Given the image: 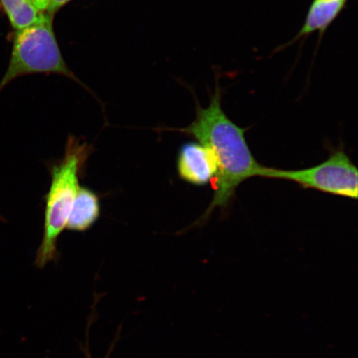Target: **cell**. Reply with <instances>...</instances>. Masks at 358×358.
<instances>
[{"instance_id":"obj_1","label":"cell","mask_w":358,"mask_h":358,"mask_svg":"<svg viewBox=\"0 0 358 358\" xmlns=\"http://www.w3.org/2000/svg\"><path fill=\"white\" fill-rule=\"evenodd\" d=\"M222 89L217 80L209 105L206 108L196 102V118L189 127L164 129L194 138L211 150L217 164L215 192L211 203L199 222L208 220L215 209H226L241 183L259 177L263 165L257 162L246 141L245 128L228 117L222 106Z\"/></svg>"},{"instance_id":"obj_2","label":"cell","mask_w":358,"mask_h":358,"mask_svg":"<svg viewBox=\"0 0 358 358\" xmlns=\"http://www.w3.org/2000/svg\"><path fill=\"white\" fill-rule=\"evenodd\" d=\"M93 148L74 136L67 138L64 155L49 166L51 185L45 201L43 235L36 253L34 266L43 268L59 259L57 240L64 231L83 172Z\"/></svg>"},{"instance_id":"obj_3","label":"cell","mask_w":358,"mask_h":358,"mask_svg":"<svg viewBox=\"0 0 358 358\" xmlns=\"http://www.w3.org/2000/svg\"><path fill=\"white\" fill-rule=\"evenodd\" d=\"M55 16L43 13L39 20L15 31L10 62L0 80V93L24 76L57 74L82 84L62 55L53 26Z\"/></svg>"},{"instance_id":"obj_4","label":"cell","mask_w":358,"mask_h":358,"mask_svg":"<svg viewBox=\"0 0 358 358\" xmlns=\"http://www.w3.org/2000/svg\"><path fill=\"white\" fill-rule=\"evenodd\" d=\"M259 177L297 183L303 189L357 199V169L345 151H334L323 163L308 169L288 170L262 166Z\"/></svg>"},{"instance_id":"obj_5","label":"cell","mask_w":358,"mask_h":358,"mask_svg":"<svg viewBox=\"0 0 358 358\" xmlns=\"http://www.w3.org/2000/svg\"><path fill=\"white\" fill-rule=\"evenodd\" d=\"M177 171L179 178L191 185L207 186L217 178V161L208 148L199 142H187L178 151Z\"/></svg>"},{"instance_id":"obj_6","label":"cell","mask_w":358,"mask_h":358,"mask_svg":"<svg viewBox=\"0 0 358 358\" xmlns=\"http://www.w3.org/2000/svg\"><path fill=\"white\" fill-rule=\"evenodd\" d=\"M348 1V0H313L302 28L288 45L313 34L319 33L320 36H323L345 8Z\"/></svg>"},{"instance_id":"obj_7","label":"cell","mask_w":358,"mask_h":358,"mask_svg":"<svg viewBox=\"0 0 358 358\" xmlns=\"http://www.w3.org/2000/svg\"><path fill=\"white\" fill-rule=\"evenodd\" d=\"M101 217V199L96 192L80 187L66 222V228L75 232L87 231Z\"/></svg>"},{"instance_id":"obj_8","label":"cell","mask_w":358,"mask_h":358,"mask_svg":"<svg viewBox=\"0 0 358 358\" xmlns=\"http://www.w3.org/2000/svg\"><path fill=\"white\" fill-rule=\"evenodd\" d=\"M0 6L15 31L34 24L43 13H40L29 0H0Z\"/></svg>"},{"instance_id":"obj_9","label":"cell","mask_w":358,"mask_h":358,"mask_svg":"<svg viewBox=\"0 0 358 358\" xmlns=\"http://www.w3.org/2000/svg\"><path fill=\"white\" fill-rule=\"evenodd\" d=\"M95 315H96V310H94V308H93V311H92L91 315H90L88 317L86 342H85V344H83V345L80 346V348H82V351L83 352L85 356H86V358H92V353H91V351H90V346H89V331H90V328H91L92 324L94 322V319H95ZM120 329H122V327H120V331H118V333L116 334L114 341H113V343H111L109 351H108V352H107V355L106 356L105 358H109L110 356L111 355V353L113 352L116 342H117L118 340L120 339Z\"/></svg>"},{"instance_id":"obj_10","label":"cell","mask_w":358,"mask_h":358,"mask_svg":"<svg viewBox=\"0 0 358 358\" xmlns=\"http://www.w3.org/2000/svg\"><path fill=\"white\" fill-rule=\"evenodd\" d=\"M73 0H50L46 13L55 16L58 11L64 8Z\"/></svg>"},{"instance_id":"obj_11","label":"cell","mask_w":358,"mask_h":358,"mask_svg":"<svg viewBox=\"0 0 358 358\" xmlns=\"http://www.w3.org/2000/svg\"><path fill=\"white\" fill-rule=\"evenodd\" d=\"M40 13H46L50 0H29Z\"/></svg>"},{"instance_id":"obj_12","label":"cell","mask_w":358,"mask_h":358,"mask_svg":"<svg viewBox=\"0 0 358 358\" xmlns=\"http://www.w3.org/2000/svg\"><path fill=\"white\" fill-rule=\"evenodd\" d=\"M0 221H2V222L6 221V220H4V218L1 216V215H0Z\"/></svg>"}]
</instances>
